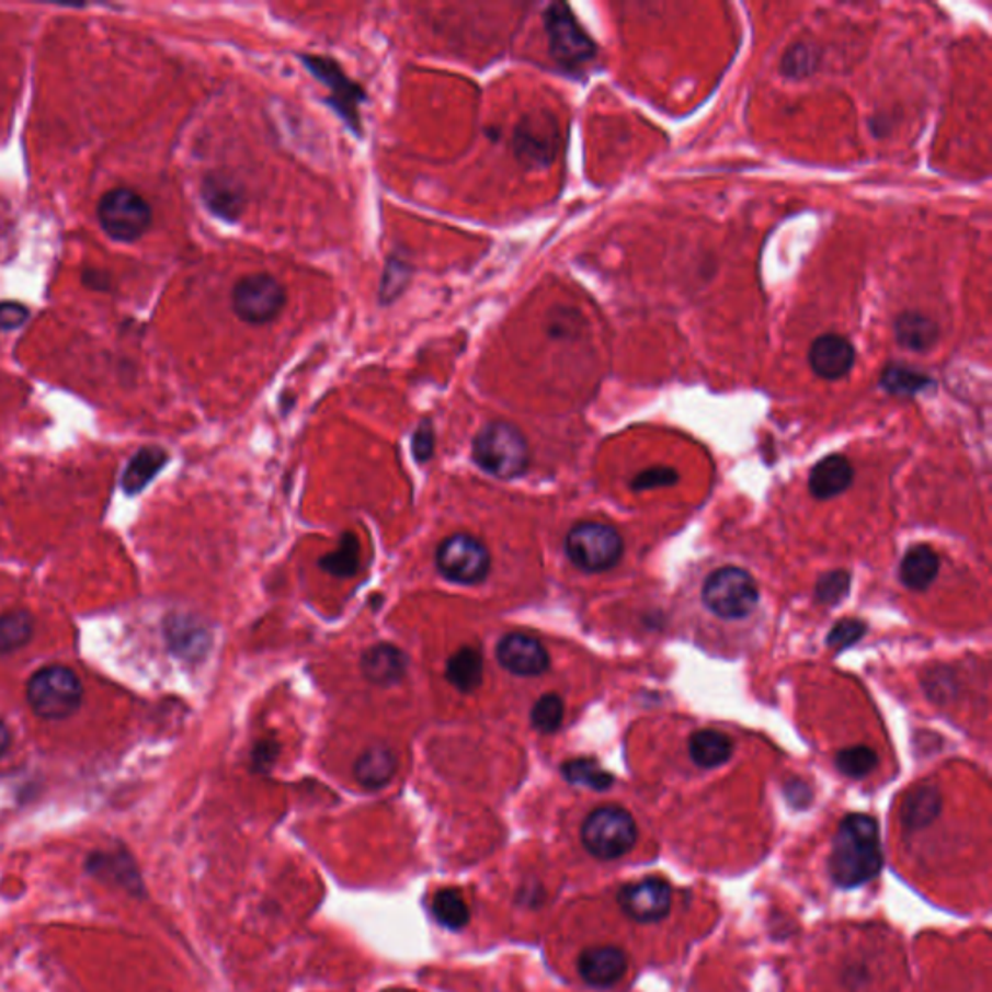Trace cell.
Returning a JSON list of instances; mask_svg holds the SVG:
<instances>
[{"label":"cell","mask_w":992,"mask_h":992,"mask_svg":"<svg viewBox=\"0 0 992 992\" xmlns=\"http://www.w3.org/2000/svg\"><path fill=\"white\" fill-rule=\"evenodd\" d=\"M885 865L880 832L873 817L850 814L842 820L830 855V876L840 888H857L880 875Z\"/></svg>","instance_id":"cell-1"},{"label":"cell","mask_w":992,"mask_h":992,"mask_svg":"<svg viewBox=\"0 0 992 992\" xmlns=\"http://www.w3.org/2000/svg\"><path fill=\"white\" fill-rule=\"evenodd\" d=\"M471 456L484 474L509 481L526 474L529 444L516 425L509 421H491L476 434Z\"/></svg>","instance_id":"cell-2"},{"label":"cell","mask_w":992,"mask_h":992,"mask_svg":"<svg viewBox=\"0 0 992 992\" xmlns=\"http://www.w3.org/2000/svg\"><path fill=\"white\" fill-rule=\"evenodd\" d=\"M543 27L549 39L550 57L565 72L578 75L597 57V45L592 35L585 32L565 2H552L545 9Z\"/></svg>","instance_id":"cell-3"},{"label":"cell","mask_w":992,"mask_h":992,"mask_svg":"<svg viewBox=\"0 0 992 992\" xmlns=\"http://www.w3.org/2000/svg\"><path fill=\"white\" fill-rule=\"evenodd\" d=\"M25 698L37 718L67 719L80 708L84 686L72 669L49 665L30 676Z\"/></svg>","instance_id":"cell-4"},{"label":"cell","mask_w":992,"mask_h":992,"mask_svg":"<svg viewBox=\"0 0 992 992\" xmlns=\"http://www.w3.org/2000/svg\"><path fill=\"white\" fill-rule=\"evenodd\" d=\"M299 60L300 65L328 90L326 103L338 113V117L342 118L351 133L361 138L363 136L361 105L367 101L365 88L345 75L342 65L332 57L305 53L299 55Z\"/></svg>","instance_id":"cell-5"},{"label":"cell","mask_w":992,"mask_h":992,"mask_svg":"<svg viewBox=\"0 0 992 992\" xmlns=\"http://www.w3.org/2000/svg\"><path fill=\"white\" fill-rule=\"evenodd\" d=\"M568 559L575 568L597 574L615 567L625 543L615 527L600 522H580L567 535L565 541Z\"/></svg>","instance_id":"cell-6"},{"label":"cell","mask_w":992,"mask_h":992,"mask_svg":"<svg viewBox=\"0 0 992 992\" xmlns=\"http://www.w3.org/2000/svg\"><path fill=\"white\" fill-rule=\"evenodd\" d=\"M638 840L632 814L620 807H601L585 818L582 843L593 857L601 860L620 859Z\"/></svg>","instance_id":"cell-7"},{"label":"cell","mask_w":992,"mask_h":992,"mask_svg":"<svg viewBox=\"0 0 992 992\" xmlns=\"http://www.w3.org/2000/svg\"><path fill=\"white\" fill-rule=\"evenodd\" d=\"M759 585L746 570L719 568L709 575L702 590V601L714 615L726 620L749 617L759 605Z\"/></svg>","instance_id":"cell-8"},{"label":"cell","mask_w":992,"mask_h":992,"mask_svg":"<svg viewBox=\"0 0 992 992\" xmlns=\"http://www.w3.org/2000/svg\"><path fill=\"white\" fill-rule=\"evenodd\" d=\"M512 148L517 163L527 171L550 168L560 148L559 121L545 109L526 113L514 128Z\"/></svg>","instance_id":"cell-9"},{"label":"cell","mask_w":992,"mask_h":992,"mask_svg":"<svg viewBox=\"0 0 992 992\" xmlns=\"http://www.w3.org/2000/svg\"><path fill=\"white\" fill-rule=\"evenodd\" d=\"M285 305L287 292L284 284L266 272L242 275L231 292V307L244 324H270L284 312Z\"/></svg>","instance_id":"cell-10"},{"label":"cell","mask_w":992,"mask_h":992,"mask_svg":"<svg viewBox=\"0 0 992 992\" xmlns=\"http://www.w3.org/2000/svg\"><path fill=\"white\" fill-rule=\"evenodd\" d=\"M436 568L452 584H481L491 572V552L474 535L454 534L438 545Z\"/></svg>","instance_id":"cell-11"},{"label":"cell","mask_w":992,"mask_h":992,"mask_svg":"<svg viewBox=\"0 0 992 992\" xmlns=\"http://www.w3.org/2000/svg\"><path fill=\"white\" fill-rule=\"evenodd\" d=\"M103 231L121 242L138 241L151 226V208L148 202L133 189H113L98 206Z\"/></svg>","instance_id":"cell-12"},{"label":"cell","mask_w":992,"mask_h":992,"mask_svg":"<svg viewBox=\"0 0 992 992\" xmlns=\"http://www.w3.org/2000/svg\"><path fill=\"white\" fill-rule=\"evenodd\" d=\"M618 905L625 915L638 923H658L671 911L673 893L671 886L659 878H643L620 888L617 896Z\"/></svg>","instance_id":"cell-13"},{"label":"cell","mask_w":992,"mask_h":992,"mask_svg":"<svg viewBox=\"0 0 992 992\" xmlns=\"http://www.w3.org/2000/svg\"><path fill=\"white\" fill-rule=\"evenodd\" d=\"M501 668L516 676H541L549 671V651L537 638L524 632H510L497 646Z\"/></svg>","instance_id":"cell-14"},{"label":"cell","mask_w":992,"mask_h":992,"mask_svg":"<svg viewBox=\"0 0 992 992\" xmlns=\"http://www.w3.org/2000/svg\"><path fill=\"white\" fill-rule=\"evenodd\" d=\"M628 958L617 946H593L582 951L578 971L593 989H611L626 976Z\"/></svg>","instance_id":"cell-15"},{"label":"cell","mask_w":992,"mask_h":992,"mask_svg":"<svg viewBox=\"0 0 992 992\" xmlns=\"http://www.w3.org/2000/svg\"><path fill=\"white\" fill-rule=\"evenodd\" d=\"M810 368L824 380H837L850 375L855 365L853 343L840 334L817 338L809 350Z\"/></svg>","instance_id":"cell-16"},{"label":"cell","mask_w":992,"mask_h":992,"mask_svg":"<svg viewBox=\"0 0 992 992\" xmlns=\"http://www.w3.org/2000/svg\"><path fill=\"white\" fill-rule=\"evenodd\" d=\"M202 201L214 216L237 221L247 208V192L235 176L209 173L202 181Z\"/></svg>","instance_id":"cell-17"},{"label":"cell","mask_w":992,"mask_h":992,"mask_svg":"<svg viewBox=\"0 0 992 992\" xmlns=\"http://www.w3.org/2000/svg\"><path fill=\"white\" fill-rule=\"evenodd\" d=\"M409 658L394 643H375L361 655V673L375 686H394L408 675Z\"/></svg>","instance_id":"cell-18"},{"label":"cell","mask_w":992,"mask_h":992,"mask_svg":"<svg viewBox=\"0 0 992 992\" xmlns=\"http://www.w3.org/2000/svg\"><path fill=\"white\" fill-rule=\"evenodd\" d=\"M396 772H398V759L392 749L386 744L368 746L353 766V776L368 791H378L386 787L392 782Z\"/></svg>","instance_id":"cell-19"},{"label":"cell","mask_w":992,"mask_h":992,"mask_svg":"<svg viewBox=\"0 0 992 992\" xmlns=\"http://www.w3.org/2000/svg\"><path fill=\"white\" fill-rule=\"evenodd\" d=\"M85 867H88L90 875L98 876L101 880H109V882L123 886L130 893L142 892V878L138 875L133 859L126 855L125 851H121V853L95 851V853L90 855Z\"/></svg>","instance_id":"cell-20"},{"label":"cell","mask_w":992,"mask_h":992,"mask_svg":"<svg viewBox=\"0 0 992 992\" xmlns=\"http://www.w3.org/2000/svg\"><path fill=\"white\" fill-rule=\"evenodd\" d=\"M853 481V467L850 459L840 454H832L828 458L818 461L810 471L809 489L817 499L828 501L834 499L840 492L845 491Z\"/></svg>","instance_id":"cell-21"},{"label":"cell","mask_w":992,"mask_h":992,"mask_svg":"<svg viewBox=\"0 0 992 992\" xmlns=\"http://www.w3.org/2000/svg\"><path fill=\"white\" fill-rule=\"evenodd\" d=\"M893 334H896V342L900 343L901 347L923 353L938 342L940 330L933 318L926 317L923 312H915V310H905L896 318Z\"/></svg>","instance_id":"cell-22"},{"label":"cell","mask_w":992,"mask_h":992,"mask_svg":"<svg viewBox=\"0 0 992 992\" xmlns=\"http://www.w3.org/2000/svg\"><path fill=\"white\" fill-rule=\"evenodd\" d=\"M483 655L474 646H461L448 658L446 679L458 693H476L483 683Z\"/></svg>","instance_id":"cell-23"},{"label":"cell","mask_w":992,"mask_h":992,"mask_svg":"<svg viewBox=\"0 0 992 992\" xmlns=\"http://www.w3.org/2000/svg\"><path fill=\"white\" fill-rule=\"evenodd\" d=\"M938 570H940L938 555L926 545H917V547H911L901 560V582L903 585H908L909 590L923 592L933 584L934 578L938 575Z\"/></svg>","instance_id":"cell-24"},{"label":"cell","mask_w":992,"mask_h":992,"mask_svg":"<svg viewBox=\"0 0 992 992\" xmlns=\"http://www.w3.org/2000/svg\"><path fill=\"white\" fill-rule=\"evenodd\" d=\"M168 459V452L159 446H146L142 451L136 452L134 458L126 466L125 476H123V491L126 494L142 492L151 483V479L166 467Z\"/></svg>","instance_id":"cell-25"},{"label":"cell","mask_w":992,"mask_h":992,"mask_svg":"<svg viewBox=\"0 0 992 992\" xmlns=\"http://www.w3.org/2000/svg\"><path fill=\"white\" fill-rule=\"evenodd\" d=\"M943 797L938 789L931 785H921L915 791L909 793L901 805V824L908 830H923L933 824L934 818L940 814Z\"/></svg>","instance_id":"cell-26"},{"label":"cell","mask_w":992,"mask_h":992,"mask_svg":"<svg viewBox=\"0 0 992 992\" xmlns=\"http://www.w3.org/2000/svg\"><path fill=\"white\" fill-rule=\"evenodd\" d=\"M688 751L691 759L694 760L696 766L719 767L726 764L727 760L733 754V742L727 734L714 731V729H704L693 734V739L688 742Z\"/></svg>","instance_id":"cell-27"},{"label":"cell","mask_w":992,"mask_h":992,"mask_svg":"<svg viewBox=\"0 0 992 992\" xmlns=\"http://www.w3.org/2000/svg\"><path fill=\"white\" fill-rule=\"evenodd\" d=\"M166 636L169 648L183 658H196L208 648V634L191 617H169Z\"/></svg>","instance_id":"cell-28"},{"label":"cell","mask_w":992,"mask_h":992,"mask_svg":"<svg viewBox=\"0 0 992 992\" xmlns=\"http://www.w3.org/2000/svg\"><path fill=\"white\" fill-rule=\"evenodd\" d=\"M318 567L322 568L334 578H353L361 568V545L357 535L345 532L338 543L334 552H328L318 560Z\"/></svg>","instance_id":"cell-29"},{"label":"cell","mask_w":992,"mask_h":992,"mask_svg":"<svg viewBox=\"0 0 992 992\" xmlns=\"http://www.w3.org/2000/svg\"><path fill=\"white\" fill-rule=\"evenodd\" d=\"M34 617L27 611H10L0 615V655L24 648L34 636Z\"/></svg>","instance_id":"cell-30"},{"label":"cell","mask_w":992,"mask_h":992,"mask_svg":"<svg viewBox=\"0 0 992 992\" xmlns=\"http://www.w3.org/2000/svg\"><path fill=\"white\" fill-rule=\"evenodd\" d=\"M411 275H413L411 262L401 259L400 254L394 252L392 256L386 260V266H384L380 287H378V300L383 305H392L394 300L400 299L401 293L408 289Z\"/></svg>","instance_id":"cell-31"},{"label":"cell","mask_w":992,"mask_h":992,"mask_svg":"<svg viewBox=\"0 0 992 992\" xmlns=\"http://www.w3.org/2000/svg\"><path fill=\"white\" fill-rule=\"evenodd\" d=\"M433 913L436 921L451 931H459L469 923V908H467L466 900L458 890H452V888L436 892L433 900Z\"/></svg>","instance_id":"cell-32"},{"label":"cell","mask_w":992,"mask_h":992,"mask_svg":"<svg viewBox=\"0 0 992 992\" xmlns=\"http://www.w3.org/2000/svg\"><path fill=\"white\" fill-rule=\"evenodd\" d=\"M562 776L570 784L584 785L595 791H605L615 782V777L611 776L609 772L601 769L600 764L592 759H575L565 762Z\"/></svg>","instance_id":"cell-33"},{"label":"cell","mask_w":992,"mask_h":992,"mask_svg":"<svg viewBox=\"0 0 992 992\" xmlns=\"http://www.w3.org/2000/svg\"><path fill=\"white\" fill-rule=\"evenodd\" d=\"M880 384L890 394L913 396V394L925 390L926 386L931 384V378L926 375H921L919 370L903 367V365H890V367L885 368Z\"/></svg>","instance_id":"cell-34"},{"label":"cell","mask_w":992,"mask_h":992,"mask_svg":"<svg viewBox=\"0 0 992 992\" xmlns=\"http://www.w3.org/2000/svg\"><path fill=\"white\" fill-rule=\"evenodd\" d=\"M565 719V702L559 694H545L535 702L532 708V726L539 733L550 734L559 731Z\"/></svg>","instance_id":"cell-35"},{"label":"cell","mask_w":992,"mask_h":992,"mask_svg":"<svg viewBox=\"0 0 992 992\" xmlns=\"http://www.w3.org/2000/svg\"><path fill=\"white\" fill-rule=\"evenodd\" d=\"M876 766H878V756L868 746L843 749L835 756V767L842 772L843 776L853 777V779H863Z\"/></svg>","instance_id":"cell-36"},{"label":"cell","mask_w":992,"mask_h":992,"mask_svg":"<svg viewBox=\"0 0 992 992\" xmlns=\"http://www.w3.org/2000/svg\"><path fill=\"white\" fill-rule=\"evenodd\" d=\"M817 65V50L805 43H797L785 53L784 59H782V72L789 78H805L814 72Z\"/></svg>","instance_id":"cell-37"},{"label":"cell","mask_w":992,"mask_h":992,"mask_svg":"<svg viewBox=\"0 0 992 992\" xmlns=\"http://www.w3.org/2000/svg\"><path fill=\"white\" fill-rule=\"evenodd\" d=\"M851 578L847 572H828L820 578L817 585V597L824 605H834L850 592Z\"/></svg>","instance_id":"cell-38"},{"label":"cell","mask_w":992,"mask_h":992,"mask_svg":"<svg viewBox=\"0 0 992 992\" xmlns=\"http://www.w3.org/2000/svg\"><path fill=\"white\" fill-rule=\"evenodd\" d=\"M865 632H867L865 623H860L857 618H843L828 636V646L834 650H845L853 643L859 642Z\"/></svg>","instance_id":"cell-39"},{"label":"cell","mask_w":992,"mask_h":992,"mask_svg":"<svg viewBox=\"0 0 992 992\" xmlns=\"http://www.w3.org/2000/svg\"><path fill=\"white\" fill-rule=\"evenodd\" d=\"M434 448H436V434H434L433 423H431V419H423L411 434L413 458L418 459L419 464H425L433 458Z\"/></svg>","instance_id":"cell-40"},{"label":"cell","mask_w":992,"mask_h":992,"mask_svg":"<svg viewBox=\"0 0 992 992\" xmlns=\"http://www.w3.org/2000/svg\"><path fill=\"white\" fill-rule=\"evenodd\" d=\"M679 481V474L671 467L658 466L646 469L632 481L634 491H650L658 487H671Z\"/></svg>","instance_id":"cell-41"},{"label":"cell","mask_w":992,"mask_h":992,"mask_svg":"<svg viewBox=\"0 0 992 992\" xmlns=\"http://www.w3.org/2000/svg\"><path fill=\"white\" fill-rule=\"evenodd\" d=\"M30 320V310L22 303L4 300L0 303V330L10 332L22 328Z\"/></svg>","instance_id":"cell-42"},{"label":"cell","mask_w":992,"mask_h":992,"mask_svg":"<svg viewBox=\"0 0 992 992\" xmlns=\"http://www.w3.org/2000/svg\"><path fill=\"white\" fill-rule=\"evenodd\" d=\"M277 756H280V744L274 739L256 742V746L252 751V767L256 772H270L274 767Z\"/></svg>","instance_id":"cell-43"},{"label":"cell","mask_w":992,"mask_h":992,"mask_svg":"<svg viewBox=\"0 0 992 992\" xmlns=\"http://www.w3.org/2000/svg\"><path fill=\"white\" fill-rule=\"evenodd\" d=\"M84 284L90 285L93 289H107L109 287V275L100 274V272H85L84 274Z\"/></svg>","instance_id":"cell-44"},{"label":"cell","mask_w":992,"mask_h":992,"mask_svg":"<svg viewBox=\"0 0 992 992\" xmlns=\"http://www.w3.org/2000/svg\"><path fill=\"white\" fill-rule=\"evenodd\" d=\"M10 746H12V733H10L9 726L0 719V759L10 751Z\"/></svg>","instance_id":"cell-45"}]
</instances>
